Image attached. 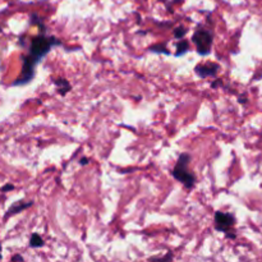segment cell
<instances>
[{
    "instance_id": "ba28073f",
    "label": "cell",
    "mask_w": 262,
    "mask_h": 262,
    "mask_svg": "<svg viewBox=\"0 0 262 262\" xmlns=\"http://www.w3.org/2000/svg\"><path fill=\"white\" fill-rule=\"evenodd\" d=\"M54 83L56 84V87H58V92L61 95V96H66V95L72 90L71 83L64 78L54 79Z\"/></svg>"
},
{
    "instance_id": "4fadbf2b",
    "label": "cell",
    "mask_w": 262,
    "mask_h": 262,
    "mask_svg": "<svg viewBox=\"0 0 262 262\" xmlns=\"http://www.w3.org/2000/svg\"><path fill=\"white\" fill-rule=\"evenodd\" d=\"M13 189H14V186H13V184H5L4 187H2V189H0V191L9 192V191H13Z\"/></svg>"
},
{
    "instance_id": "277c9868",
    "label": "cell",
    "mask_w": 262,
    "mask_h": 262,
    "mask_svg": "<svg viewBox=\"0 0 262 262\" xmlns=\"http://www.w3.org/2000/svg\"><path fill=\"white\" fill-rule=\"evenodd\" d=\"M35 67L36 63L30 56H23L22 73L13 82V86H23V84H27L28 82L32 81L33 76H35Z\"/></svg>"
},
{
    "instance_id": "5bb4252c",
    "label": "cell",
    "mask_w": 262,
    "mask_h": 262,
    "mask_svg": "<svg viewBox=\"0 0 262 262\" xmlns=\"http://www.w3.org/2000/svg\"><path fill=\"white\" fill-rule=\"evenodd\" d=\"M89 163H90V160L87 158H82L81 160H79V164H81V165H87Z\"/></svg>"
},
{
    "instance_id": "e0dca14e",
    "label": "cell",
    "mask_w": 262,
    "mask_h": 262,
    "mask_svg": "<svg viewBox=\"0 0 262 262\" xmlns=\"http://www.w3.org/2000/svg\"><path fill=\"white\" fill-rule=\"evenodd\" d=\"M225 234H227V237L230 238V239H234V238H235V234H232V233H229V230H228V232H225Z\"/></svg>"
},
{
    "instance_id": "5b68a950",
    "label": "cell",
    "mask_w": 262,
    "mask_h": 262,
    "mask_svg": "<svg viewBox=\"0 0 262 262\" xmlns=\"http://www.w3.org/2000/svg\"><path fill=\"white\" fill-rule=\"evenodd\" d=\"M234 223L235 219L232 214L222 211H217L216 214H215V228H216V230H219V232H228V230L234 225Z\"/></svg>"
},
{
    "instance_id": "6da1fadb",
    "label": "cell",
    "mask_w": 262,
    "mask_h": 262,
    "mask_svg": "<svg viewBox=\"0 0 262 262\" xmlns=\"http://www.w3.org/2000/svg\"><path fill=\"white\" fill-rule=\"evenodd\" d=\"M60 41L56 40L54 36L50 37H46V36L40 35L36 36L31 40V46H30V58L35 61L36 64L40 63L43 58L49 54V51L51 50L53 45H60Z\"/></svg>"
},
{
    "instance_id": "7a4b0ae2",
    "label": "cell",
    "mask_w": 262,
    "mask_h": 262,
    "mask_svg": "<svg viewBox=\"0 0 262 262\" xmlns=\"http://www.w3.org/2000/svg\"><path fill=\"white\" fill-rule=\"evenodd\" d=\"M191 163V155L189 154H182L178 158L176 166L171 170L174 178L184 184L187 189H192L196 184V176L194 173L188 171V165Z\"/></svg>"
},
{
    "instance_id": "9a60e30c",
    "label": "cell",
    "mask_w": 262,
    "mask_h": 262,
    "mask_svg": "<svg viewBox=\"0 0 262 262\" xmlns=\"http://www.w3.org/2000/svg\"><path fill=\"white\" fill-rule=\"evenodd\" d=\"M220 84H222V81H219V79H216V81H215V82H212L211 87H212V89H216V87L220 86Z\"/></svg>"
},
{
    "instance_id": "30bf717a",
    "label": "cell",
    "mask_w": 262,
    "mask_h": 262,
    "mask_svg": "<svg viewBox=\"0 0 262 262\" xmlns=\"http://www.w3.org/2000/svg\"><path fill=\"white\" fill-rule=\"evenodd\" d=\"M45 245V243H43V239L42 238H41V235H38V234H32L31 235V239H30V246L32 248H38V247H42V246Z\"/></svg>"
},
{
    "instance_id": "d6986e66",
    "label": "cell",
    "mask_w": 262,
    "mask_h": 262,
    "mask_svg": "<svg viewBox=\"0 0 262 262\" xmlns=\"http://www.w3.org/2000/svg\"><path fill=\"white\" fill-rule=\"evenodd\" d=\"M2 245H0V260H2Z\"/></svg>"
},
{
    "instance_id": "8fae6325",
    "label": "cell",
    "mask_w": 262,
    "mask_h": 262,
    "mask_svg": "<svg viewBox=\"0 0 262 262\" xmlns=\"http://www.w3.org/2000/svg\"><path fill=\"white\" fill-rule=\"evenodd\" d=\"M165 48H166L165 45H154L150 48V51H152V53H156V54H165V55H169L170 51Z\"/></svg>"
},
{
    "instance_id": "ac0fdd59",
    "label": "cell",
    "mask_w": 262,
    "mask_h": 262,
    "mask_svg": "<svg viewBox=\"0 0 262 262\" xmlns=\"http://www.w3.org/2000/svg\"><path fill=\"white\" fill-rule=\"evenodd\" d=\"M239 102H241V104H246V102H247V100H246L245 96H241L239 97Z\"/></svg>"
},
{
    "instance_id": "8992f818",
    "label": "cell",
    "mask_w": 262,
    "mask_h": 262,
    "mask_svg": "<svg viewBox=\"0 0 262 262\" xmlns=\"http://www.w3.org/2000/svg\"><path fill=\"white\" fill-rule=\"evenodd\" d=\"M220 66L215 63H206V64H199L194 68V72L199 74L201 78H206V77H215L219 72Z\"/></svg>"
},
{
    "instance_id": "7c38bea8",
    "label": "cell",
    "mask_w": 262,
    "mask_h": 262,
    "mask_svg": "<svg viewBox=\"0 0 262 262\" xmlns=\"http://www.w3.org/2000/svg\"><path fill=\"white\" fill-rule=\"evenodd\" d=\"M187 33V30L184 27H178L174 30V37L178 38V40H181V38H183L184 36H186Z\"/></svg>"
},
{
    "instance_id": "3957f363",
    "label": "cell",
    "mask_w": 262,
    "mask_h": 262,
    "mask_svg": "<svg viewBox=\"0 0 262 262\" xmlns=\"http://www.w3.org/2000/svg\"><path fill=\"white\" fill-rule=\"evenodd\" d=\"M192 41L194 42L197 48V53L200 55L205 56L209 55L211 53V46H212V35L211 32L206 30H200L193 33Z\"/></svg>"
},
{
    "instance_id": "ffe728a7",
    "label": "cell",
    "mask_w": 262,
    "mask_h": 262,
    "mask_svg": "<svg viewBox=\"0 0 262 262\" xmlns=\"http://www.w3.org/2000/svg\"><path fill=\"white\" fill-rule=\"evenodd\" d=\"M0 31H2V28H0Z\"/></svg>"
},
{
    "instance_id": "2e32d148",
    "label": "cell",
    "mask_w": 262,
    "mask_h": 262,
    "mask_svg": "<svg viewBox=\"0 0 262 262\" xmlns=\"http://www.w3.org/2000/svg\"><path fill=\"white\" fill-rule=\"evenodd\" d=\"M12 261H23V257L19 255H15L12 257Z\"/></svg>"
},
{
    "instance_id": "9c48e42d",
    "label": "cell",
    "mask_w": 262,
    "mask_h": 262,
    "mask_svg": "<svg viewBox=\"0 0 262 262\" xmlns=\"http://www.w3.org/2000/svg\"><path fill=\"white\" fill-rule=\"evenodd\" d=\"M188 50H189V43H188V41H186V40H183V38H181V41H179L178 45H177L176 56L184 55V54H186Z\"/></svg>"
},
{
    "instance_id": "52a82bcc",
    "label": "cell",
    "mask_w": 262,
    "mask_h": 262,
    "mask_svg": "<svg viewBox=\"0 0 262 262\" xmlns=\"http://www.w3.org/2000/svg\"><path fill=\"white\" fill-rule=\"evenodd\" d=\"M32 205H33V202H19V204L13 205V206L8 210L5 217H9V216H12V215L19 214V212H22L23 210H26V209H28V207L32 206Z\"/></svg>"
}]
</instances>
